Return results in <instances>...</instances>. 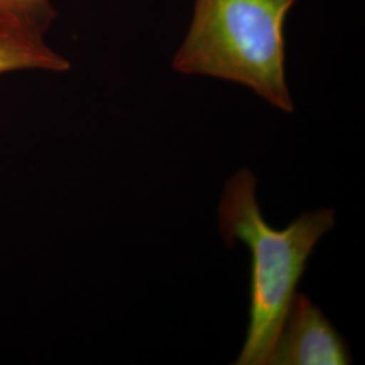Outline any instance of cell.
<instances>
[{
    "label": "cell",
    "mask_w": 365,
    "mask_h": 365,
    "mask_svg": "<svg viewBox=\"0 0 365 365\" xmlns=\"http://www.w3.org/2000/svg\"><path fill=\"white\" fill-rule=\"evenodd\" d=\"M267 364L346 365L351 364V354L313 300L295 294Z\"/></svg>",
    "instance_id": "3957f363"
},
{
    "label": "cell",
    "mask_w": 365,
    "mask_h": 365,
    "mask_svg": "<svg viewBox=\"0 0 365 365\" xmlns=\"http://www.w3.org/2000/svg\"><path fill=\"white\" fill-rule=\"evenodd\" d=\"M51 0H0V21H14L45 33L56 18Z\"/></svg>",
    "instance_id": "5b68a950"
},
{
    "label": "cell",
    "mask_w": 365,
    "mask_h": 365,
    "mask_svg": "<svg viewBox=\"0 0 365 365\" xmlns=\"http://www.w3.org/2000/svg\"><path fill=\"white\" fill-rule=\"evenodd\" d=\"M298 0H195L192 24L172 66L244 84L282 111L294 103L286 81L284 22Z\"/></svg>",
    "instance_id": "7a4b0ae2"
},
{
    "label": "cell",
    "mask_w": 365,
    "mask_h": 365,
    "mask_svg": "<svg viewBox=\"0 0 365 365\" xmlns=\"http://www.w3.org/2000/svg\"><path fill=\"white\" fill-rule=\"evenodd\" d=\"M42 31L14 21H0V76L25 69L64 72L69 61L53 52Z\"/></svg>",
    "instance_id": "277c9868"
},
{
    "label": "cell",
    "mask_w": 365,
    "mask_h": 365,
    "mask_svg": "<svg viewBox=\"0 0 365 365\" xmlns=\"http://www.w3.org/2000/svg\"><path fill=\"white\" fill-rule=\"evenodd\" d=\"M256 187L250 170L235 172L218 210L223 241L245 244L252 257L248 331L238 365H267L307 261L336 225L333 210L319 209L302 214L284 229H274L261 214Z\"/></svg>",
    "instance_id": "6da1fadb"
}]
</instances>
